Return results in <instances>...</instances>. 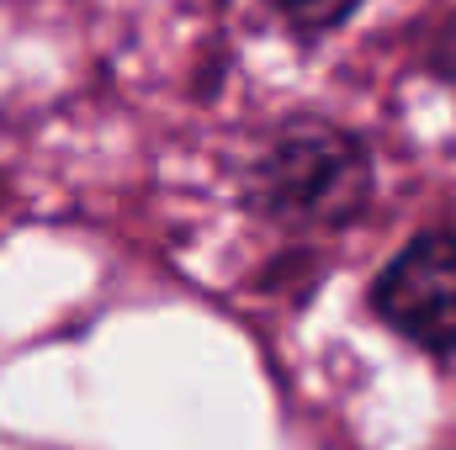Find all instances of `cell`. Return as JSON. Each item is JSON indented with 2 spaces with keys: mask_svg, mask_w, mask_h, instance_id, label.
<instances>
[{
  "mask_svg": "<svg viewBox=\"0 0 456 450\" xmlns=\"http://www.w3.org/2000/svg\"><path fill=\"white\" fill-rule=\"evenodd\" d=\"M371 202V149L324 117L276 127L249 170V207L287 228H345Z\"/></svg>",
  "mask_w": 456,
  "mask_h": 450,
  "instance_id": "obj_1",
  "label": "cell"
},
{
  "mask_svg": "<svg viewBox=\"0 0 456 450\" xmlns=\"http://www.w3.org/2000/svg\"><path fill=\"white\" fill-rule=\"evenodd\" d=\"M371 308L409 344L456 355V228L409 238L371 281Z\"/></svg>",
  "mask_w": 456,
  "mask_h": 450,
  "instance_id": "obj_2",
  "label": "cell"
},
{
  "mask_svg": "<svg viewBox=\"0 0 456 450\" xmlns=\"http://www.w3.org/2000/svg\"><path fill=\"white\" fill-rule=\"evenodd\" d=\"M355 5H366V0H271V11H276L297 37H324V32H335L340 21L355 16Z\"/></svg>",
  "mask_w": 456,
  "mask_h": 450,
  "instance_id": "obj_3",
  "label": "cell"
},
{
  "mask_svg": "<svg viewBox=\"0 0 456 450\" xmlns=\"http://www.w3.org/2000/svg\"><path fill=\"white\" fill-rule=\"evenodd\" d=\"M425 69L446 85V91H456V11L430 32V48H425Z\"/></svg>",
  "mask_w": 456,
  "mask_h": 450,
  "instance_id": "obj_4",
  "label": "cell"
}]
</instances>
